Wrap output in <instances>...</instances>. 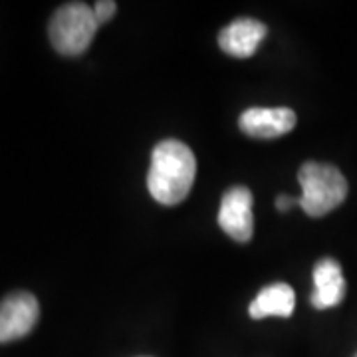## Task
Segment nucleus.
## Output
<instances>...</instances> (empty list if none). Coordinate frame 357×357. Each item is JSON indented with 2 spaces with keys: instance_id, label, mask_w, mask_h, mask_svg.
Returning a JSON list of instances; mask_svg holds the SVG:
<instances>
[{
  "instance_id": "obj_5",
  "label": "nucleus",
  "mask_w": 357,
  "mask_h": 357,
  "mask_svg": "<svg viewBox=\"0 0 357 357\" xmlns=\"http://www.w3.org/2000/svg\"><path fill=\"white\" fill-rule=\"evenodd\" d=\"M218 225L236 243H248L255 232L252 192L246 187H232L222 195Z\"/></svg>"
},
{
  "instance_id": "obj_12",
  "label": "nucleus",
  "mask_w": 357,
  "mask_h": 357,
  "mask_svg": "<svg viewBox=\"0 0 357 357\" xmlns=\"http://www.w3.org/2000/svg\"><path fill=\"white\" fill-rule=\"evenodd\" d=\"M356 357H357V354H356Z\"/></svg>"
},
{
  "instance_id": "obj_6",
  "label": "nucleus",
  "mask_w": 357,
  "mask_h": 357,
  "mask_svg": "<svg viewBox=\"0 0 357 357\" xmlns=\"http://www.w3.org/2000/svg\"><path fill=\"white\" fill-rule=\"evenodd\" d=\"M238 128L248 137L276 139L296 128V114L288 107H250L241 115Z\"/></svg>"
},
{
  "instance_id": "obj_8",
  "label": "nucleus",
  "mask_w": 357,
  "mask_h": 357,
  "mask_svg": "<svg viewBox=\"0 0 357 357\" xmlns=\"http://www.w3.org/2000/svg\"><path fill=\"white\" fill-rule=\"evenodd\" d=\"M345 298V278L342 266L333 258H324L314 266V292L310 302L316 310L340 306Z\"/></svg>"
},
{
  "instance_id": "obj_4",
  "label": "nucleus",
  "mask_w": 357,
  "mask_h": 357,
  "mask_svg": "<svg viewBox=\"0 0 357 357\" xmlns=\"http://www.w3.org/2000/svg\"><path fill=\"white\" fill-rule=\"evenodd\" d=\"M40 304L30 292H13L0 302V344L22 340L36 328Z\"/></svg>"
},
{
  "instance_id": "obj_2",
  "label": "nucleus",
  "mask_w": 357,
  "mask_h": 357,
  "mask_svg": "<svg viewBox=\"0 0 357 357\" xmlns=\"http://www.w3.org/2000/svg\"><path fill=\"white\" fill-rule=\"evenodd\" d=\"M298 181L302 187L298 206L314 218L326 217L347 197V181L342 171L328 163L307 161L300 167Z\"/></svg>"
},
{
  "instance_id": "obj_1",
  "label": "nucleus",
  "mask_w": 357,
  "mask_h": 357,
  "mask_svg": "<svg viewBox=\"0 0 357 357\" xmlns=\"http://www.w3.org/2000/svg\"><path fill=\"white\" fill-rule=\"evenodd\" d=\"M197 175V159L192 151L177 139L157 143L151 153L147 189L155 201L175 206L187 199Z\"/></svg>"
},
{
  "instance_id": "obj_3",
  "label": "nucleus",
  "mask_w": 357,
  "mask_h": 357,
  "mask_svg": "<svg viewBox=\"0 0 357 357\" xmlns=\"http://www.w3.org/2000/svg\"><path fill=\"white\" fill-rule=\"evenodd\" d=\"M98 28L100 24L89 4L68 2L52 14L48 36H50L54 50L58 54L76 58L88 50L91 40L96 38Z\"/></svg>"
},
{
  "instance_id": "obj_7",
  "label": "nucleus",
  "mask_w": 357,
  "mask_h": 357,
  "mask_svg": "<svg viewBox=\"0 0 357 357\" xmlns=\"http://www.w3.org/2000/svg\"><path fill=\"white\" fill-rule=\"evenodd\" d=\"M268 28L264 22L255 18H238L230 22L218 34V46L232 58H250L262 40L266 38Z\"/></svg>"
},
{
  "instance_id": "obj_11",
  "label": "nucleus",
  "mask_w": 357,
  "mask_h": 357,
  "mask_svg": "<svg viewBox=\"0 0 357 357\" xmlns=\"http://www.w3.org/2000/svg\"><path fill=\"white\" fill-rule=\"evenodd\" d=\"M294 204H298V199H292V197H286V195H280L278 199H276V208L278 211H288L290 206H294Z\"/></svg>"
},
{
  "instance_id": "obj_9",
  "label": "nucleus",
  "mask_w": 357,
  "mask_h": 357,
  "mask_svg": "<svg viewBox=\"0 0 357 357\" xmlns=\"http://www.w3.org/2000/svg\"><path fill=\"white\" fill-rule=\"evenodd\" d=\"M294 306H296V294L292 286L284 282H276V284L266 286L264 290H260V294L248 307V314L255 319L268 318V316L290 318L294 314Z\"/></svg>"
},
{
  "instance_id": "obj_10",
  "label": "nucleus",
  "mask_w": 357,
  "mask_h": 357,
  "mask_svg": "<svg viewBox=\"0 0 357 357\" xmlns=\"http://www.w3.org/2000/svg\"><path fill=\"white\" fill-rule=\"evenodd\" d=\"M93 16H96V20H98V24L102 26L105 22H109L112 18L117 13V4L112 2V0H100V2H96L93 6Z\"/></svg>"
}]
</instances>
